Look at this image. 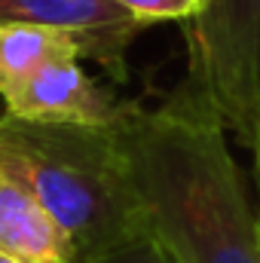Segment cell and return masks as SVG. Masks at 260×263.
Instances as JSON below:
<instances>
[{"mask_svg":"<svg viewBox=\"0 0 260 263\" xmlns=\"http://www.w3.org/2000/svg\"><path fill=\"white\" fill-rule=\"evenodd\" d=\"M120 132L147 227L175 260L260 263V223L227 129L193 86L150 110L135 101Z\"/></svg>","mask_w":260,"mask_h":263,"instance_id":"obj_1","label":"cell"},{"mask_svg":"<svg viewBox=\"0 0 260 263\" xmlns=\"http://www.w3.org/2000/svg\"><path fill=\"white\" fill-rule=\"evenodd\" d=\"M120 123L80 126L0 117V172L22 184L65 230L73 263L98 260L147 230Z\"/></svg>","mask_w":260,"mask_h":263,"instance_id":"obj_2","label":"cell"},{"mask_svg":"<svg viewBox=\"0 0 260 263\" xmlns=\"http://www.w3.org/2000/svg\"><path fill=\"white\" fill-rule=\"evenodd\" d=\"M184 83L251 150L260 129V0H208L184 22Z\"/></svg>","mask_w":260,"mask_h":263,"instance_id":"obj_3","label":"cell"},{"mask_svg":"<svg viewBox=\"0 0 260 263\" xmlns=\"http://www.w3.org/2000/svg\"><path fill=\"white\" fill-rule=\"evenodd\" d=\"M12 22L67 31L80 46V59L98 62L117 83H126V52L147 28L114 0H0V28Z\"/></svg>","mask_w":260,"mask_h":263,"instance_id":"obj_4","label":"cell"},{"mask_svg":"<svg viewBox=\"0 0 260 263\" xmlns=\"http://www.w3.org/2000/svg\"><path fill=\"white\" fill-rule=\"evenodd\" d=\"M9 117L34 123H80L107 126L129 114L135 101H123L101 89L83 67L80 59H55L31 73L25 83L0 95Z\"/></svg>","mask_w":260,"mask_h":263,"instance_id":"obj_5","label":"cell"},{"mask_svg":"<svg viewBox=\"0 0 260 263\" xmlns=\"http://www.w3.org/2000/svg\"><path fill=\"white\" fill-rule=\"evenodd\" d=\"M0 254L22 263H73L65 230L22 184L0 172Z\"/></svg>","mask_w":260,"mask_h":263,"instance_id":"obj_6","label":"cell"},{"mask_svg":"<svg viewBox=\"0 0 260 263\" xmlns=\"http://www.w3.org/2000/svg\"><path fill=\"white\" fill-rule=\"evenodd\" d=\"M80 59L77 40L49 25L12 22L0 28V95L25 83L31 73L55 59Z\"/></svg>","mask_w":260,"mask_h":263,"instance_id":"obj_7","label":"cell"},{"mask_svg":"<svg viewBox=\"0 0 260 263\" xmlns=\"http://www.w3.org/2000/svg\"><path fill=\"white\" fill-rule=\"evenodd\" d=\"M120 9H126L132 18H138L141 25H153V22H190L205 9L208 0H114Z\"/></svg>","mask_w":260,"mask_h":263,"instance_id":"obj_8","label":"cell"},{"mask_svg":"<svg viewBox=\"0 0 260 263\" xmlns=\"http://www.w3.org/2000/svg\"><path fill=\"white\" fill-rule=\"evenodd\" d=\"M92 263H178L169 251H165V245L153 236V230L147 227V230H141L138 236H132L126 239L123 245H117V248H110L107 254H101L98 260Z\"/></svg>","mask_w":260,"mask_h":263,"instance_id":"obj_9","label":"cell"},{"mask_svg":"<svg viewBox=\"0 0 260 263\" xmlns=\"http://www.w3.org/2000/svg\"><path fill=\"white\" fill-rule=\"evenodd\" d=\"M251 153H254V175H257V187H260V129H257V138H254ZM257 223H260V217H257Z\"/></svg>","mask_w":260,"mask_h":263,"instance_id":"obj_10","label":"cell"},{"mask_svg":"<svg viewBox=\"0 0 260 263\" xmlns=\"http://www.w3.org/2000/svg\"><path fill=\"white\" fill-rule=\"evenodd\" d=\"M0 263H22V260H12V257H6V254H0Z\"/></svg>","mask_w":260,"mask_h":263,"instance_id":"obj_11","label":"cell"}]
</instances>
